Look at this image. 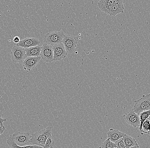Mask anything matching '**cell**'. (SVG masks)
I'll return each mask as SVG.
<instances>
[{
    "instance_id": "cell-1",
    "label": "cell",
    "mask_w": 150,
    "mask_h": 148,
    "mask_svg": "<svg viewBox=\"0 0 150 148\" xmlns=\"http://www.w3.org/2000/svg\"><path fill=\"white\" fill-rule=\"evenodd\" d=\"M52 127H48L33 134L32 135L31 145L44 147L45 145L47 139L52 136Z\"/></svg>"
},
{
    "instance_id": "cell-2",
    "label": "cell",
    "mask_w": 150,
    "mask_h": 148,
    "mask_svg": "<svg viewBox=\"0 0 150 148\" xmlns=\"http://www.w3.org/2000/svg\"><path fill=\"white\" fill-rule=\"evenodd\" d=\"M133 110L135 113L140 114L141 113L150 110V93L143 95L142 97L135 101Z\"/></svg>"
},
{
    "instance_id": "cell-3",
    "label": "cell",
    "mask_w": 150,
    "mask_h": 148,
    "mask_svg": "<svg viewBox=\"0 0 150 148\" xmlns=\"http://www.w3.org/2000/svg\"><path fill=\"white\" fill-rule=\"evenodd\" d=\"M65 34L62 32L53 31L47 33L44 37L46 44L53 46L62 43Z\"/></svg>"
},
{
    "instance_id": "cell-4",
    "label": "cell",
    "mask_w": 150,
    "mask_h": 148,
    "mask_svg": "<svg viewBox=\"0 0 150 148\" xmlns=\"http://www.w3.org/2000/svg\"><path fill=\"white\" fill-rule=\"evenodd\" d=\"M10 54L12 61L14 63L22 64L27 57L25 49L16 45L12 48Z\"/></svg>"
},
{
    "instance_id": "cell-5",
    "label": "cell",
    "mask_w": 150,
    "mask_h": 148,
    "mask_svg": "<svg viewBox=\"0 0 150 148\" xmlns=\"http://www.w3.org/2000/svg\"><path fill=\"white\" fill-rule=\"evenodd\" d=\"M79 38L76 36L64 34L62 43L63 44L67 54H72L75 51L78 42Z\"/></svg>"
},
{
    "instance_id": "cell-6",
    "label": "cell",
    "mask_w": 150,
    "mask_h": 148,
    "mask_svg": "<svg viewBox=\"0 0 150 148\" xmlns=\"http://www.w3.org/2000/svg\"><path fill=\"white\" fill-rule=\"evenodd\" d=\"M124 117L125 122L128 125H131L134 128H136L140 125V117L139 115L135 113L133 109L125 113Z\"/></svg>"
},
{
    "instance_id": "cell-7",
    "label": "cell",
    "mask_w": 150,
    "mask_h": 148,
    "mask_svg": "<svg viewBox=\"0 0 150 148\" xmlns=\"http://www.w3.org/2000/svg\"><path fill=\"white\" fill-rule=\"evenodd\" d=\"M40 57L45 63L53 61V51L52 46L44 43L42 47Z\"/></svg>"
},
{
    "instance_id": "cell-8",
    "label": "cell",
    "mask_w": 150,
    "mask_h": 148,
    "mask_svg": "<svg viewBox=\"0 0 150 148\" xmlns=\"http://www.w3.org/2000/svg\"><path fill=\"white\" fill-rule=\"evenodd\" d=\"M53 51V61H60L65 58L67 53L62 43L52 46Z\"/></svg>"
},
{
    "instance_id": "cell-9",
    "label": "cell",
    "mask_w": 150,
    "mask_h": 148,
    "mask_svg": "<svg viewBox=\"0 0 150 148\" xmlns=\"http://www.w3.org/2000/svg\"><path fill=\"white\" fill-rule=\"evenodd\" d=\"M41 59L40 56H27L22 63L23 69L25 70L28 71L34 69L38 64Z\"/></svg>"
},
{
    "instance_id": "cell-10",
    "label": "cell",
    "mask_w": 150,
    "mask_h": 148,
    "mask_svg": "<svg viewBox=\"0 0 150 148\" xmlns=\"http://www.w3.org/2000/svg\"><path fill=\"white\" fill-rule=\"evenodd\" d=\"M40 41L37 38L33 37H28L21 40L17 44L16 46L28 49L40 45Z\"/></svg>"
},
{
    "instance_id": "cell-11",
    "label": "cell",
    "mask_w": 150,
    "mask_h": 148,
    "mask_svg": "<svg viewBox=\"0 0 150 148\" xmlns=\"http://www.w3.org/2000/svg\"><path fill=\"white\" fill-rule=\"evenodd\" d=\"M122 2H123L122 0H99L97 6L101 11L107 14L110 7L113 5Z\"/></svg>"
},
{
    "instance_id": "cell-12",
    "label": "cell",
    "mask_w": 150,
    "mask_h": 148,
    "mask_svg": "<svg viewBox=\"0 0 150 148\" xmlns=\"http://www.w3.org/2000/svg\"><path fill=\"white\" fill-rule=\"evenodd\" d=\"M125 134L118 130L110 129L108 132V138L112 143H115L116 141L120 138H122Z\"/></svg>"
},
{
    "instance_id": "cell-13",
    "label": "cell",
    "mask_w": 150,
    "mask_h": 148,
    "mask_svg": "<svg viewBox=\"0 0 150 148\" xmlns=\"http://www.w3.org/2000/svg\"><path fill=\"white\" fill-rule=\"evenodd\" d=\"M42 47L41 45L25 49L27 56H40Z\"/></svg>"
},
{
    "instance_id": "cell-14",
    "label": "cell",
    "mask_w": 150,
    "mask_h": 148,
    "mask_svg": "<svg viewBox=\"0 0 150 148\" xmlns=\"http://www.w3.org/2000/svg\"><path fill=\"white\" fill-rule=\"evenodd\" d=\"M124 142L125 144L126 148H129L131 147L138 145L136 139L133 137H131L130 136L125 134L122 137Z\"/></svg>"
},
{
    "instance_id": "cell-15",
    "label": "cell",
    "mask_w": 150,
    "mask_h": 148,
    "mask_svg": "<svg viewBox=\"0 0 150 148\" xmlns=\"http://www.w3.org/2000/svg\"><path fill=\"white\" fill-rule=\"evenodd\" d=\"M139 117H140V125L139 126V129L140 131H141L142 129V125L144 122L150 116V110L149 111H144L142 112L139 115Z\"/></svg>"
},
{
    "instance_id": "cell-16",
    "label": "cell",
    "mask_w": 150,
    "mask_h": 148,
    "mask_svg": "<svg viewBox=\"0 0 150 148\" xmlns=\"http://www.w3.org/2000/svg\"><path fill=\"white\" fill-rule=\"evenodd\" d=\"M140 132L142 134H143V133L150 134V121L148 119L143 123Z\"/></svg>"
},
{
    "instance_id": "cell-17",
    "label": "cell",
    "mask_w": 150,
    "mask_h": 148,
    "mask_svg": "<svg viewBox=\"0 0 150 148\" xmlns=\"http://www.w3.org/2000/svg\"><path fill=\"white\" fill-rule=\"evenodd\" d=\"M116 148V144L112 143L108 138L106 139L99 148Z\"/></svg>"
},
{
    "instance_id": "cell-18",
    "label": "cell",
    "mask_w": 150,
    "mask_h": 148,
    "mask_svg": "<svg viewBox=\"0 0 150 148\" xmlns=\"http://www.w3.org/2000/svg\"><path fill=\"white\" fill-rule=\"evenodd\" d=\"M45 146H46L50 148H54V146H55V142H54L52 135L49 137L47 139Z\"/></svg>"
},
{
    "instance_id": "cell-19",
    "label": "cell",
    "mask_w": 150,
    "mask_h": 148,
    "mask_svg": "<svg viewBox=\"0 0 150 148\" xmlns=\"http://www.w3.org/2000/svg\"><path fill=\"white\" fill-rule=\"evenodd\" d=\"M117 148H126L122 138H120L115 143Z\"/></svg>"
},
{
    "instance_id": "cell-20",
    "label": "cell",
    "mask_w": 150,
    "mask_h": 148,
    "mask_svg": "<svg viewBox=\"0 0 150 148\" xmlns=\"http://www.w3.org/2000/svg\"><path fill=\"white\" fill-rule=\"evenodd\" d=\"M6 121V119L5 118H3L0 115V133L2 134L4 132L5 128L3 125L4 122Z\"/></svg>"
},
{
    "instance_id": "cell-21",
    "label": "cell",
    "mask_w": 150,
    "mask_h": 148,
    "mask_svg": "<svg viewBox=\"0 0 150 148\" xmlns=\"http://www.w3.org/2000/svg\"><path fill=\"white\" fill-rule=\"evenodd\" d=\"M21 39L18 36H16L15 37H14L13 39V42L16 44H18L19 42H20Z\"/></svg>"
},
{
    "instance_id": "cell-22",
    "label": "cell",
    "mask_w": 150,
    "mask_h": 148,
    "mask_svg": "<svg viewBox=\"0 0 150 148\" xmlns=\"http://www.w3.org/2000/svg\"><path fill=\"white\" fill-rule=\"evenodd\" d=\"M129 148H139V145H137V146H133V147H131Z\"/></svg>"
},
{
    "instance_id": "cell-23",
    "label": "cell",
    "mask_w": 150,
    "mask_h": 148,
    "mask_svg": "<svg viewBox=\"0 0 150 148\" xmlns=\"http://www.w3.org/2000/svg\"><path fill=\"white\" fill-rule=\"evenodd\" d=\"M42 148H50L49 147H47L46 146H45L44 147H43Z\"/></svg>"
},
{
    "instance_id": "cell-24",
    "label": "cell",
    "mask_w": 150,
    "mask_h": 148,
    "mask_svg": "<svg viewBox=\"0 0 150 148\" xmlns=\"http://www.w3.org/2000/svg\"><path fill=\"white\" fill-rule=\"evenodd\" d=\"M148 119H149V120L150 121V116H149V117L148 118Z\"/></svg>"
},
{
    "instance_id": "cell-25",
    "label": "cell",
    "mask_w": 150,
    "mask_h": 148,
    "mask_svg": "<svg viewBox=\"0 0 150 148\" xmlns=\"http://www.w3.org/2000/svg\"><path fill=\"white\" fill-rule=\"evenodd\" d=\"M1 134L0 133V135H1Z\"/></svg>"
},
{
    "instance_id": "cell-26",
    "label": "cell",
    "mask_w": 150,
    "mask_h": 148,
    "mask_svg": "<svg viewBox=\"0 0 150 148\" xmlns=\"http://www.w3.org/2000/svg\"></svg>"
},
{
    "instance_id": "cell-27",
    "label": "cell",
    "mask_w": 150,
    "mask_h": 148,
    "mask_svg": "<svg viewBox=\"0 0 150 148\" xmlns=\"http://www.w3.org/2000/svg\"></svg>"
}]
</instances>
